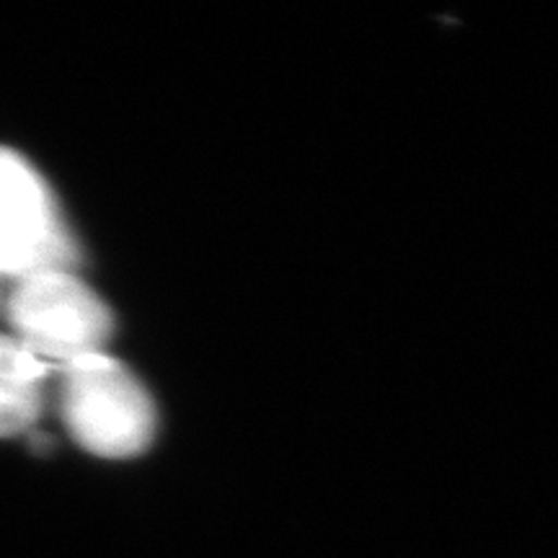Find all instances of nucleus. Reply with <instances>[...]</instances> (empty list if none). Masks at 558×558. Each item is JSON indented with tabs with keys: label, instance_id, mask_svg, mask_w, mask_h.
<instances>
[{
	"label": "nucleus",
	"instance_id": "obj_1",
	"mask_svg": "<svg viewBox=\"0 0 558 558\" xmlns=\"http://www.w3.org/2000/svg\"><path fill=\"white\" fill-rule=\"evenodd\" d=\"M62 422L83 450L132 458L156 435V407L135 375L107 352L62 365Z\"/></svg>",
	"mask_w": 558,
	"mask_h": 558
},
{
	"label": "nucleus",
	"instance_id": "obj_2",
	"mask_svg": "<svg viewBox=\"0 0 558 558\" xmlns=\"http://www.w3.org/2000/svg\"><path fill=\"white\" fill-rule=\"evenodd\" d=\"M13 339L41 362H68L104 352L111 337L107 303L70 269L19 279L9 300Z\"/></svg>",
	"mask_w": 558,
	"mask_h": 558
},
{
	"label": "nucleus",
	"instance_id": "obj_3",
	"mask_svg": "<svg viewBox=\"0 0 558 558\" xmlns=\"http://www.w3.org/2000/svg\"><path fill=\"white\" fill-rule=\"evenodd\" d=\"M73 264L75 243L47 184L24 158L0 148V271L24 279Z\"/></svg>",
	"mask_w": 558,
	"mask_h": 558
},
{
	"label": "nucleus",
	"instance_id": "obj_4",
	"mask_svg": "<svg viewBox=\"0 0 558 558\" xmlns=\"http://www.w3.org/2000/svg\"><path fill=\"white\" fill-rule=\"evenodd\" d=\"M45 378L47 362L13 337H0V437L21 435L37 422Z\"/></svg>",
	"mask_w": 558,
	"mask_h": 558
}]
</instances>
